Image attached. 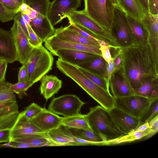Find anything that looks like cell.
<instances>
[{"instance_id": "1", "label": "cell", "mask_w": 158, "mask_h": 158, "mask_svg": "<svg viewBox=\"0 0 158 158\" xmlns=\"http://www.w3.org/2000/svg\"><path fill=\"white\" fill-rule=\"evenodd\" d=\"M119 48L122 59V67L133 91L145 80L158 77V62L148 43Z\"/></svg>"}, {"instance_id": "2", "label": "cell", "mask_w": 158, "mask_h": 158, "mask_svg": "<svg viewBox=\"0 0 158 158\" xmlns=\"http://www.w3.org/2000/svg\"><path fill=\"white\" fill-rule=\"evenodd\" d=\"M56 67L69 77L85 90L101 106L109 110L114 106L113 96L94 83L76 65L59 58L56 62Z\"/></svg>"}, {"instance_id": "3", "label": "cell", "mask_w": 158, "mask_h": 158, "mask_svg": "<svg viewBox=\"0 0 158 158\" xmlns=\"http://www.w3.org/2000/svg\"><path fill=\"white\" fill-rule=\"evenodd\" d=\"M85 115L91 129L107 142L124 135L114 123L108 110L101 106L90 107Z\"/></svg>"}, {"instance_id": "4", "label": "cell", "mask_w": 158, "mask_h": 158, "mask_svg": "<svg viewBox=\"0 0 158 158\" xmlns=\"http://www.w3.org/2000/svg\"><path fill=\"white\" fill-rule=\"evenodd\" d=\"M54 58L51 52L43 45L34 48L23 64L28 73L27 81L34 84L52 70Z\"/></svg>"}, {"instance_id": "5", "label": "cell", "mask_w": 158, "mask_h": 158, "mask_svg": "<svg viewBox=\"0 0 158 158\" xmlns=\"http://www.w3.org/2000/svg\"><path fill=\"white\" fill-rule=\"evenodd\" d=\"M86 13L110 32L114 5L112 0H84Z\"/></svg>"}, {"instance_id": "6", "label": "cell", "mask_w": 158, "mask_h": 158, "mask_svg": "<svg viewBox=\"0 0 158 158\" xmlns=\"http://www.w3.org/2000/svg\"><path fill=\"white\" fill-rule=\"evenodd\" d=\"M110 33L119 48L134 44L128 24L127 14L118 5H114Z\"/></svg>"}, {"instance_id": "7", "label": "cell", "mask_w": 158, "mask_h": 158, "mask_svg": "<svg viewBox=\"0 0 158 158\" xmlns=\"http://www.w3.org/2000/svg\"><path fill=\"white\" fill-rule=\"evenodd\" d=\"M67 17L69 23L85 28L98 38L105 41L113 46L117 47L115 40L110 32L93 20L84 10H74L69 14Z\"/></svg>"}, {"instance_id": "8", "label": "cell", "mask_w": 158, "mask_h": 158, "mask_svg": "<svg viewBox=\"0 0 158 158\" xmlns=\"http://www.w3.org/2000/svg\"><path fill=\"white\" fill-rule=\"evenodd\" d=\"M85 104L76 95L67 94L54 98L48 110L56 114L67 117L80 114L81 109Z\"/></svg>"}, {"instance_id": "9", "label": "cell", "mask_w": 158, "mask_h": 158, "mask_svg": "<svg viewBox=\"0 0 158 158\" xmlns=\"http://www.w3.org/2000/svg\"><path fill=\"white\" fill-rule=\"evenodd\" d=\"M152 100L135 94L114 97V106L139 119L148 108Z\"/></svg>"}, {"instance_id": "10", "label": "cell", "mask_w": 158, "mask_h": 158, "mask_svg": "<svg viewBox=\"0 0 158 158\" xmlns=\"http://www.w3.org/2000/svg\"><path fill=\"white\" fill-rule=\"evenodd\" d=\"M46 48L52 54L61 49H68L87 52L102 56L100 46L67 41L58 37L55 34L49 37L44 41Z\"/></svg>"}, {"instance_id": "11", "label": "cell", "mask_w": 158, "mask_h": 158, "mask_svg": "<svg viewBox=\"0 0 158 158\" xmlns=\"http://www.w3.org/2000/svg\"><path fill=\"white\" fill-rule=\"evenodd\" d=\"M81 0H53L51 2L47 17L54 26L76 10L81 5Z\"/></svg>"}, {"instance_id": "12", "label": "cell", "mask_w": 158, "mask_h": 158, "mask_svg": "<svg viewBox=\"0 0 158 158\" xmlns=\"http://www.w3.org/2000/svg\"><path fill=\"white\" fill-rule=\"evenodd\" d=\"M13 20L14 23L10 31L15 41L18 56L17 61L23 64L27 60L34 48L29 44L28 37L18 21L14 19Z\"/></svg>"}, {"instance_id": "13", "label": "cell", "mask_w": 158, "mask_h": 158, "mask_svg": "<svg viewBox=\"0 0 158 158\" xmlns=\"http://www.w3.org/2000/svg\"><path fill=\"white\" fill-rule=\"evenodd\" d=\"M109 87L114 98L134 94L122 67L115 69L109 81Z\"/></svg>"}, {"instance_id": "14", "label": "cell", "mask_w": 158, "mask_h": 158, "mask_svg": "<svg viewBox=\"0 0 158 158\" xmlns=\"http://www.w3.org/2000/svg\"><path fill=\"white\" fill-rule=\"evenodd\" d=\"M108 111L114 123L124 135L134 131L140 125L139 118L115 106Z\"/></svg>"}, {"instance_id": "15", "label": "cell", "mask_w": 158, "mask_h": 158, "mask_svg": "<svg viewBox=\"0 0 158 158\" xmlns=\"http://www.w3.org/2000/svg\"><path fill=\"white\" fill-rule=\"evenodd\" d=\"M62 118L44 108L37 115L29 120L42 132L45 133L59 128L61 125Z\"/></svg>"}, {"instance_id": "16", "label": "cell", "mask_w": 158, "mask_h": 158, "mask_svg": "<svg viewBox=\"0 0 158 158\" xmlns=\"http://www.w3.org/2000/svg\"><path fill=\"white\" fill-rule=\"evenodd\" d=\"M0 58L8 63H13L18 60L15 41L11 31L0 27Z\"/></svg>"}, {"instance_id": "17", "label": "cell", "mask_w": 158, "mask_h": 158, "mask_svg": "<svg viewBox=\"0 0 158 158\" xmlns=\"http://www.w3.org/2000/svg\"><path fill=\"white\" fill-rule=\"evenodd\" d=\"M20 113L16 100L0 103V130L11 129Z\"/></svg>"}, {"instance_id": "18", "label": "cell", "mask_w": 158, "mask_h": 158, "mask_svg": "<svg viewBox=\"0 0 158 158\" xmlns=\"http://www.w3.org/2000/svg\"><path fill=\"white\" fill-rule=\"evenodd\" d=\"M42 133L25 117L22 112L20 113L16 122L10 129V142L30 135Z\"/></svg>"}, {"instance_id": "19", "label": "cell", "mask_w": 158, "mask_h": 158, "mask_svg": "<svg viewBox=\"0 0 158 158\" xmlns=\"http://www.w3.org/2000/svg\"><path fill=\"white\" fill-rule=\"evenodd\" d=\"M30 25L43 42L55 34V29L47 16L38 13L36 17L31 20Z\"/></svg>"}, {"instance_id": "20", "label": "cell", "mask_w": 158, "mask_h": 158, "mask_svg": "<svg viewBox=\"0 0 158 158\" xmlns=\"http://www.w3.org/2000/svg\"><path fill=\"white\" fill-rule=\"evenodd\" d=\"M127 17L134 44L143 45L148 43V32L141 19L127 14Z\"/></svg>"}, {"instance_id": "21", "label": "cell", "mask_w": 158, "mask_h": 158, "mask_svg": "<svg viewBox=\"0 0 158 158\" xmlns=\"http://www.w3.org/2000/svg\"><path fill=\"white\" fill-rule=\"evenodd\" d=\"M149 33L148 43L151 47L156 60L158 62V15L148 13L141 19Z\"/></svg>"}, {"instance_id": "22", "label": "cell", "mask_w": 158, "mask_h": 158, "mask_svg": "<svg viewBox=\"0 0 158 158\" xmlns=\"http://www.w3.org/2000/svg\"><path fill=\"white\" fill-rule=\"evenodd\" d=\"M52 54L64 61L76 65L88 61L98 56L84 51L68 49H60Z\"/></svg>"}, {"instance_id": "23", "label": "cell", "mask_w": 158, "mask_h": 158, "mask_svg": "<svg viewBox=\"0 0 158 158\" xmlns=\"http://www.w3.org/2000/svg\"><path fill=\"white\" fill-rule=\"evenodd\" d=\"M40 81V93L46 101L56 94L62 86V81L53 75H45Z\"/></svg>"}, {"instance_id": "24", "label": "cell", "mask_w": 158, "mask_h": 158, "mask_svg": "<svg viewBox=\"0 0 158 158\" xmlns=\"http://www.w3.org/2000/svg\"><path fill=\"white\" fill-rule=\"evenodd\" d=\"M116 2L127 15L136 19H141L148 13L139 0H116Z\"/></svg>"}, {"instance_id": "25", "label": "cell", "mask_w": 158, "mask_h": 158, "mask_svg": "<svg viewBox=\"0 0 158 158\" xmlns=\"http://www.w3.org/2000/svg\"><path fill=\"white\" fill-rule=\"evenodd\" d=\"M134 92V94L151 99L158 98V77L145 80Z\"/></svg>"}, {"instance_id": "26", "label": "cell", "mask_w": 158, "mask_h": 158, "mask_svg": "<svg viewBox=\"0 0 158 158\" xmlns=\"http://www.w3.org/2000/svg\"><path fill=\"white\" fill-rule=\"evenodd\" d=\"M60 127L44 133L45 136L55 146H79L76 141L64 133Z\"/></svg>"}, {"instance_id": "27", "label": "cell", "mask_w": 158, "mask_h": 158, "mask_svg": "<svg viewBox=\"0 0 158 158\" xmlns=\"http://www.w3.org/2000/svg\"><path fill=\"white\" fill-rule=\"evenodd\" d=\"M55 34L60 39L67 41L86 44L99 45L83 37L76 31L68 29L66 27L62 26L56 29Z\"/></svg>"}, {"instance_id": "28", "label": "cell", "mask_w": 158, "mask_h": 158, "mask_svg": "<svg viewBox=\"0 0 158 158\" xmlns=\"http://www.w3.org/2000/svg\"><path fill=\"white\" fill-rule=\"evenodd\" d=\"M107 64V62L102 56L98 55L94 59L78 66L100 75L106 79L108 81Z\"/></svg>"}, {"instance_id": "29", "label": "cell", "mask_w": 158, "mask_h": 158, "mask_svg": "<svg viewBox=\"0 0 158 158\" xmlns=\"http://www.w3.org/2000/svg\"><path fill=\"white\" fill-rule=\"evenodd\" d=\"M155 134L149 128L146 130L138 131L136 130L124 135L119 138L107 142L108 145L115 144L131 142L144 137L149 138Z\"/></svg>"}, {"instance_id": "30", "label": "cell", "mask_w": 158, "mask_h": 158, "mask_svg": "<svg viewBox=\"0 0 158 158\" xmlns=\"http://www.w3.org/2000/svg\"><path fill=\"white\" fill-rule=\"evenodd\" d=\"M69 129L73 134L81 139L94 143L98 145H108L107 142L103 138L91 130Z\"/></svg>"}, {"instance_id": "31", "label": "cell", "mask_w": 158, "mask_h": 158, "mask_svg": "<svg viewBox=\"0 0 158 158\" xmlns=\"http://www.w3.org/2000/svg\"><path fill=\"white\" fill-rule=\"evenodd\" d=\"M12 141L27 143L33 148L52 146V143L46 137L44 133L30 135Z\"/></svg>"}, {"instance_id": "32", "label": "cell", "mask_w": 158, "mask_h": 158, "mask_svg": "<svg viewBox=\"0 0 158 158\" xmlns=\"http://www.w3.org/2000/svg\"><path fill=\"white\" fill-rule=\"evenodd\" d=\"M61 125L70 128L91 130L85 114L81 113L71 117H63Z\"/></svg>"}, {"instance_id": "33", "label": "cell", "mask_w": 158, "mask_h": 158, "mask_svg": "<svg viewBox=\"0 0 158 158\" xmlns=\"http://www.w3.org/2000/svg\"><path fill=\"white\" fill-rule=\"evenodd\" d=\"M78 68L95 84L104 90L110 92L109 84L107 80L100 75L85 68L76 65Z\"/></svg>"}, {"instance_id": "34", "label": "cell", "mask_w": 158, "mask_h": 158, "mask_svg": "<svg viewBox=\"0 0 158 158\" xmlns=\"http://www.w3.org/2000/svg\"><path fill=\"white\" fill-rule=\"evenodd\" d=\"M26 3L38 13L47 16L51 3L49 0H26Z\"/></svg>"}, {"instance_id": "35", "label": "cell", "mask_w": 158, "mask_h": 158, "mask_svg": "<svg viewBox=\"0 0 158 158\" xmlns=\"http://www.w3.org/2000/svg\"><path fill=\"white\" fill-rule=\"evenodd\" d=\"M158 98L151 100L148 108L139 118L140 125L148 122L158 114Z\"/></svg>"}, {"instance_id": "36", "label": "cell", "mask_w": 158, "mask_h": 158, "mask_svg": "<svg viewBox=\"0 0 158 158\" xmlns=\"http://www.w3.org/2000/svg\"><path fill=\"white\" fill-rule=\"evenodd\" d=\"M6 84L9 89L17 94L20 99L22 98L23 96L27 95L26 91L33 85L28 81H18L15 84L6 82Z\"/></svg>"}, {"instance_id": "37", "label": "cell", "mask_w": 158, "mask_h": 158, "mask_svg": "<svg viewBox=\"0 0 158 158\" xmlns=\"http://www.w3.org/2000/svg\"><path fill=\"white\" fill-rule=\"evenodd\" d=\"M16 100L15 95L7 87L5 79L0 81V103Z\"/></svg>"}, {"instance_id": "38", "label": "cell", "mask_w": 158, "mask_h": 158, "mask_svg": "<svg viewBox=\"0 0 158 158\" xmlns=\"http://www.w3.org/2000/svg\"><path fill=\"white\" fill-rule=\"evenodd\" d=\"M69 24L66 27L76 31L83 37L91 40L98 45L97 39L98 38L90 31L85 28L74 23H69Z\"/></svg>"}, {"instance_id": "39", "label": "cell", "mask_w": 158, "mask_h": 158, "mask_svg": "<svg viewBox=\"0 0 158 158\" xmlns=\"http://www.w3.org/2000/svg\"><path fill=\"white\" fill-rule=\"evenodd\" d=\"M40 106L33 102L27 106L25 110L22 111L25 117L28 120H30L35 117L43 109Z\"/></svg>"}, {"instance_id": "40", "label": "cell", "mask_w": 158, "mask_h": 158, "mask_svg": "<svg viewBox=\"0 0 158 158\" xmlns=\"http://www.w3.org/2000/svg\"><path fill=\"white\" fill-rule=\"evenodd\" d=\"M17 13L11 11L0 3V21L8 22L13 20Z\"/></svg>"}, {"instance_id": "41", "label": "cell", "mask_w": 158, "mask_h": 158, "mask_svg": "<svg viewBox=\"0 0 158 158\" xmlns=\"http://www.w3.org/2000/svg\"><path fill=\"white\" fill-rule=\"evenodd\" d=\"M60 128L64 133L76 141L80 145H97L94 143L88 141L76 136L70 131L69 128L61 125Z\"/></svg>"}, {"instance_id": "42", "label": "cell", "mask_w": 158, "mask_h": 158, "mask_svg": "<svg viewBox=\"0 0 158 158\" xmlns=\"http://www.w3.org/2000/svg\"><path fill=\"white\" fill-rule=\"evenodd\" d=\"M27 27L29 34L28 39L30 44L34 48L42 45L43 42L35 33L29 24H28Z\"/></svg>"}, {"instance_id": "43", "label": "cell", "mask_w": 158, "mask_h": 158, "mask_svg": "<svg viewBox=\"0 0 158 158\" xmlns=\"http://www.w3.org/2000/svg\"><path fill=\"white\" fill-rule=\"evenodd\" d=\"M116 47L111 45L108 46H100L102 56L108 63L112 60L110 49L112 47Z\"/></svg>"}, {"instance_id": "44", "label": "cell", "mask_w": 158, "mask_h": 158, "mask_svg": "<svg viewBox=\"0 0 158 158\" xmlns=\"http://www.w3.org/2000/svg\"><path fill=\"white\" fill-rule=\"evenodd\" d=\"M14 19L18 21L22 28L28 38L29 34L27 27L28 24L23 19L21 12L20 11L17 13Z\"/></svg>"}, {"instance_id": "45", "label": "cell", "mask_w": 158, "mask_h": 158, "mask_svg": "<svg viewBox=\"0 0 158 158\" xmlns=\"http://www.w3.org/2000/svg\"><path fill=\"white\" fill-rule=\"evenodd\" d=\"M0 3L8 10L16 13L19 7L13 0H0Z\"/></svg>"}, {"instance_id": "46", "label": "cell", "mask_w": 158, "mask_h": 158, "mask_svg": "<svg viewBox=\"0 0 158 158\" xmlns=\"http://www.w3.org/2000/svg\"><path fill=\"white\" fill-rule=\"evenodd\" d=\"M148 13L156 15H158V0H148Z\"/></svg>"}, {"instance_id": "47", "label": "cell", "mask_w": 158, "mask_h": 158, "mask_svg": "<svg viewBox=\"0 0 158 158\" xmlns=\"http://www.w3.org/2000/svg\"><path fill=\"white\" fill-rule=\"evenodd\" d=\"M18 81H27L28 73L27 68L24 64L20 68L18 75Z\"/></svg>"}, {"instance_id": "48", "label": "cell", "mask_w": 158, "mask_h": 158, "mask_svg": "<svg viewBox=\"0 0 158 158\" xmlns=\"http://www.w3.org/2000/svg\"><path fill=\"white\" fill-rule=\"evenodd\" d=\"M10 129L0 130V143L10 141Z\"/></svg>"}, {"instance_id": "49", "label": "cell", "mask_w": 158, "mask_h": 158, "mask_svg": "<svg viewBox=\"0 0 158 158\" xmlns=\"http://www.w3.org/2000/svg\"><path fill=\"white\" fill-rule=\"evenodd\" d=\"M149 128L156 134L158 131V114L148 122Z\"/></svg>"}, {"instance_id": "50", "label": "cell", "mask_w": 158, "mask_h": 158, "mask_svg": "<svg viewBox=\"0 0 158 158\" xmlns=\"http://www.w3.org/2000/svg\"><path fill=\"white\" fill-rule=\"evenodd\" d=\"M107 80L109 84V81L110 77L113 73L115 69V66L113 60L109 63H107Z\"/></svg>"}, {"instance_id": "51", "label": "cell", "mask_w": 158, "mask_h": 158, "mask_svg": "<svg viewBox=\"0 0 158 158\" xmlns=\"http://www.w3.org/2000/svg\"><path fill=\"white\" fill-rule=\"evenodd\" d=\"M8 63L5 61H3L0 64V81L5 79L6 73Z\"/></svg>"}, {"instance_id": "52", "label": "cell", "mask_w": 158, "mask_h": 158, "mask_svg": "<svg viewBox=\"0 0 158 158\" xmlns=\"http://www.w3.org/2000/svg\"><path fill=\"white\" fill-rule=\"evenodd\" d=\"M11 147L17 148H33L29 144L21 142L12 141L9 142Z\"/></svg>"}, {"instance_id": "53", "label": "cell", "mask_w": 158, "mask_h": 158, "mask_svg": "<svg viewBox=\"0 0 158 158\" xmlns=\"http://www.w3.org/2000/svg\"><path fill=\"white\" fill-rule=\"evenodd\" d=\"M28 7L29 6L26 3H23L19 6L17 10V13L20 11L22 13H24Z\"/></svg>"}, {"instance_id": "54", "label": "cell", "mask_w": 158, "mask_h": 158, "mask_svg": "<svg viewBox=\"0 0 158 158\" xmlns=\"http://www.w3.org/2000/svg\"><path fill=\"white\" fill-rule=\"evenodd\" d=\"M143 7L144 8L146 11L147 13H148V0H139Z\"/></svg>"}, {"instance_id": "55", "label": "cell", "mask_w": 158, "mask_h": 158, "mask_svg": "<svg viewBox=\"0 0 158 158\" xmlns=\"http://www.w3.org/2000/svg\"><path fill=\"white\" fill-rule=\"evenodd\" d=\"M21 13L23 19L27 23V24L30 25V23L31 19L29 15L22 12Z\"/></svg>"}, {"instance_id": "56", "label": "cell", "mask_w": 158, "mask_h": 158, "mask_svg": "<svg viewBox=\"0 0 158 158\" xmlns=\"http://www.w3.org/2000/svg\"><path fill=\"white\" fill-rule=\"evenodd\" d=\"M37 14L38 13L35 10L33 9L29 16L31 19H35L36 17Z\"/></svg>"}, {"instance_id": "57", "label": "cell", "mask_w": 158, "mask_h": 158, "mask_svg": "<svg viewBox=\"0 0 158 158\" xmlns=\"http://www.w3.org/2000/svg\"><path fill=\"white\" fill-rule=\"evenodd\" d=\"M19 6L23 3H26V0H13Z\"/></svg>"}, {"instance_id": "58", "label": "cell", "mask_w": 158, "mask_h": 158, "mask_svg": "<svg viewBox=\"0 0 158 158\" xmlns=\"http://www.w3.org/2000/svg\"><path fill=\"white\" fill-rule=\"evenodd\" d=\"M33 9L29 6L26 10L23 13L29 15Z\"/></svg>"}, {"instance_id": "59", "label": "cell", "mask_w": 158, "mask_h": 158, "mask_svg": "<svg viewBox=\"0 0 158 158\" xmlns=\"http://www.w3.org/2000/svg\"><path fill=\"white\" fill-rule=\"evenodd\" d=\"M3 60H2L0 58V64L3 61Z\"/></svg>"}]
</instances>
